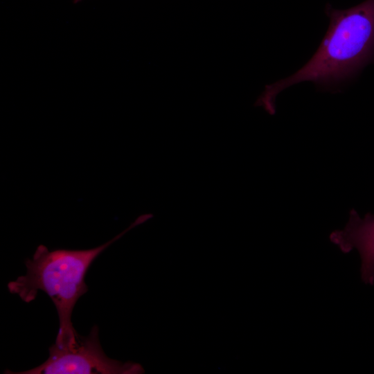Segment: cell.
I'll return each mask as SVG.
<instances>
[{"instance_id":"2","label":"cell","mask_w":374,"mask_h":374,"mask_svg":"<svg viewBox=\"0 0 374 374\" xmlns=\"http://www.w3.org/2000/svg\"><path fill=\"white\" fill-rule=\"evenodd\" d=\"M150 217V214L139 216L122 233L92 249L50 251L44 244L39 245L33 257L25 261L26 274L9 282L8 291L26 303L34 301L39 291L45 292L53 302L59 319L55 344L73 341L78 333L71 322L72 312L78 300L88 291L84 278L89 267L109 246Z\"/></svg>"},{"instance_id":"3","label":"cell","mask_w":374,"mask_h":374,"mask_svg":"<svg viewBox=\"0 0 374 374\" xmlns=\"http://www.w3.org/2000/svg\"><path fill=\"white\" fill-rule=\"evenodd\" d=\"M143 372L136 363L109 358L99 340L98 327L94 326L87 337L78 335L65 345L54 344L49 348V356L39 366L30 370L4 373L12 374H132Z\"/></svg>"},{"instance_id":"1","label":"cell","mask_w":374,"mask_h":374,"mask_svg":"<svg viewBox=\"0 0 374 374\" xmlns=\"http://www.w3.org/2000/svg\"><path fill=\"white\" fill-rule=\"evenodd\" d=\"M330 26L318 50L296 73L265 87L256 102L269 114L284 89L302 82L330 86L348 79L374 59V0L344 10L327 4Z\"/></svg>"},{"instance_id":"5","label":"cell","mask_w":374,"mask_h":374,"mask_svg":"<svg viewBox=\"0 0 374 374\" xmlns=\"http://www.w3.org/2000/svg\"><path fill=\"white\" fill-rule=\"evenodd\" d=\"M82 0H73L74 3H78V2L81 1Z\"/></svg>"},{"instance_id":"4","label":"cell","mask_w":374,"mask_h":374,"mask_svg":"<svg viewBox=\"0 0 374 374\" xmlns=\"http://www.w3.org/2000/svg\"><path fill=\"white\" fill-rule=\"evenodd\" d=\"M330 240L345 252L356 249L362 260L361 275L366 283H374V214L360 217L354 209L342 230L332 232Z\"/></svg>"}]
</instances>
